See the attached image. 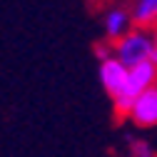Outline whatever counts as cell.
<instances>
[{
    "mask_svg": "<svg viewBox=\"0 0 157 157\" xmlns=\"http://www.w3.org/2000/svg\"><path fill=\"white\" fill-rule=\"evenodd\" d=\"M157 85V65L155 63H145V65H137V67H130L127 72V80H125V87L120 90V95L112 100V107H115V115L117 117H127L135 100L140 97L142 92H147L150 87Z\"/></svg>",
    "mask_w": 157,
    "mask_h": 157,
    "instance_id": "cell-1",
    "label": "cell"
},
{
    "mask_svg": "<svg viewBox=\"0 0 157 157\" xmlns=\"http://www.w3.org/2000/svg\"><path fill=\"white\" fill-rule=\"evenodd\" d=\"M112 45H115V57L127 67L152 63V55H155V35H152V30L132 28L125 37H120Z\"/></svg>",
    "mask_w": 157,
    "mask_h": 157,
    "instance_id": "cell-2",
    "label": "cell"
},
{
    "mask_svg": "<svg viewBox=\"0 0 157 157\" xmlns=\"http://www.w3.org/2000/svg\"><path fill=\"white\" fill-rule=\"evenodd\" d=\"M127 120L137 127V130H152L157 127V85L150 87L147 92H142L135 100Z\"/></svg>",
    "mask_w": 157,
    "mask_h": 157,
    "instance_id": "cell-3",
    "label": "cell"
},
{
    "mask_svg": "<svg viewBox=\"0 0 157 157\" xmlns=\"http://www.w3.org/2000/svg\"><path fill=\"white\" fill-rule=\"evenodd\" d=\"M127 72H130V67L122 65L117 57H107V60L100 63V70H97V75H100V82H102L105 92L112 97V100H115V97L120 95V90L125 87Z\"/></svg>",
    "mask_w": 157,
    "mask_h": 157,
    "instance_id": "cell-4",
    "label": "cell"
},
{
    "mask_svg": "<svg viewBox=\"0 0 157 157\" xmlns=\"http://www.w3.org/2000/svg\"><path fill=\"white\" fill-rule=\"evenodd\" d=\"M135 28L132 23V13L125 8H110L102 17V30H105V40L117 43L120 37H125L130 30Z\"/></svg>",
    "mask_w": 157,
    "mask_h": 157,
    "instance_id": "cell-5",
    "label": "cell"
},
{
    "mask_svg": "<svg viewBox=\"0 0 157 157\" xmlns=\"http://www.w3.org/2000/svg\"><path fill=\"white\" fill-rule=\"evenodd\" d=\"M130 13L135 28H145V30L157 28V0H135Z\"/></svg>",
    "mask_w": 157,
    "mask_h": 157,
    "instance_id": "cell-6",
    "label": "cell"
},
{
    "mask_svg": "<svg viewBox=\"0 0 157 157\" xmlns=\"http://www.w3.org/2000/svg\"><path fill=\"white\" fill-rule=\"evenodd\" d=\"M122 157H157V152L142 137H127L122 147Z\"/></svg>",
    "mask_w": 157,
    "mask_h": 157,
    "instance_id": "cell-7",
    "label": "cell"
},
{
    "mask_svg": "<svg viewBox=\"0 0 157 157\" xmlns=\"http://www.w3.org/2000/svg\"><path fill=\"white\" fill-rule=\"evenodd\" d=\"M152 35H155V55H152V63L157 65V28L152 30Z\"/></svg>",
    "mask_w": 157,
    "mask_h": 157,
    "instance_id": "cell-8",
    "label": "cell"
}]
</instances>
